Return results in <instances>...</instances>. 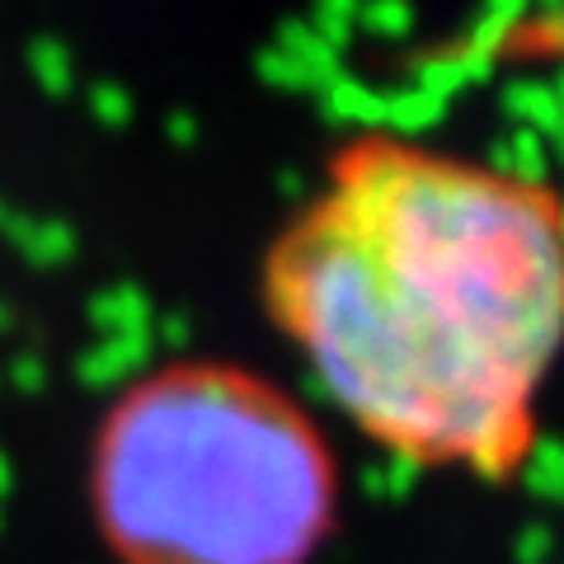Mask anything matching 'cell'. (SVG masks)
I'll return each instance as SVG.
<instances>
[{"label":"cell","instance_id":"6da1fadb","mask_svg":"<svg viewBox=\"0 0 564 564\" xmlns=\"http://www.w3.org/2000/svg\"><path fill=\"white\" fill-rule=\"evenodd\" d=\"M334 404L400 452L503 480L564 334V245L532 188L404 155L372 217L325 207L269 278Z\"/></svg>","mask_w":564,"mask_h":564},{"label":"cell","instance_id":"7a4b0ae2","mask_svg":"<svg viewBox=\"0 0 564 564\" xmlns=\"http://www.w3.org/2000/svg\"><path fill=\"white\" fill-rule=\"evenodd\" d=\"M95 508L128 564H306L334 480L321 437L278 395L174 367L104 423Z\"/></svg>","mask_w":564,"mask_h":564},{"label":"cell","instance_id":"3957f363","mask_svg":"<svg viewBox=\"0 0 564 564\" xmlns=\"http://www.w3.org/2000/svg\"><path fill=\"white\" fill-rule=\"evenodd\" d=\"M151 329H137V334H109V339H99L85 358L76 362V372L85 386H95V391H104V386H118V381H128L137 377L141 367L151 362Z\"/></svg>","mask_w":564,"mask_h":564},{"label":"cell","instance_id":"277c9868","mask_svg":"<svg viewBox=\"0 0 564 564\" xmlns=\"http://www.w3.org/2000/svg\"><path fill=\"white\" fill-rule=\"evenodd\" d=\"M0 231L20 245L24 259H33L39 269H57V263H66L76 254V231H70L66 221L24 217V212H14L10 203H0Z\"/></svg>","mask_w":564,"mask_h":564},{"label":"cell","instance_id":"5b68a950","mask_svg":"<svg viewBox=\"0 0 564 564\" xmlns=\"http://www.w3.org/2000/svg\"><path fill=\"white\" fill-rule=\"evenodd\" d=\"M90 321L104 339H109V334L151 329V296L141 292L137 282H113V288L90 296Z\"/></svg>","mask_w":564,"mask_h":564},{"label":"cell","instance_id":"8992f818","mask_svg":"<svg viewBox=\"0 0 564 564\" xmlns=\"http://www.w3.org/2000/svg\"><path fill=\"white\" fill-rule=\"evenodd\" d=\"M503 113L518 118V128L541 132L545 141L564 132V109H560V99H555L551 85H541V80H508V85H503Z\"/></svg>","mask_w":564,"mask_h":564},{"label":"cell","instance_id":"52a82bcc","mask_svg":"<svg viewBox=\"0 0 564 564\" xmlns=\"http://www.w3.org/2000/svg\"><path fill=\"white\" fill-rule=\"evenodd\" d=\"M321 109L329 122H362V128H377L386 122V95H377L372 85L352 80L348 70H339L334 80L321 85Z\"/></svg>","mask_w":564,"mask_h":564},{"label":"cell","instance_id":"ba28073f","mask_svg":"<svg viewBox=\"0 0 564 564\" xmlns=\"http://www.w3.org/2000/svg\"><path fill=\"white\" fill-rule=\"evenodd\" d=\"M278 47L306 66V76H311L315 90H321L325 80L339 76V52L325 47L321 39H315V29H311L306 20H282V29H278Z\"/></svg>","mask_w":564,"mask_h":564},{"label":"cell","instance_id":"9c48e42d","mask_svg":"<svg viewBox=\"0 0 564 564\" xmlns=\"http://www.w3.org/2000/svg\"><path fill=\"white\" fill-rule=\"evenodd\" d=\"M527 452H532L522 466L527 489L545 503H564V437H532Z\"/></svg>","mask_w":564,"mask_h":564},{"label":"cell","instance_id":"30bf717a","mask_svg":"<svg viewBox=\"0 0 564 564\" xmlns=\"http://www.w3.org/2000/svg\"><path fill=\"white\" fill-rule=\"evenodd\" d=\"M443 109H447V99L419 90V85H404V90L386 95V122L395 132H429L443 122Z\"/></svg>","mask_w":564,"mask_h":564},{"label":"cell","instance_id":"8fae6325","mask_svg":"<svg viewBox=\"0 0 564 564\" xmlns=\"http://www.w3.org/2000/svg\"><path fill=\"white\" fill-rule=\"evenodd\" d=\"M508 141V180H518V188H541L545 174H551V147H545V137L532 132V128H518Z\"/></svg>","mask_w":564,"mask_h":564},{"label":"cell","instance_id":"7c38bea8","mask_svg":"<svg viewBox=\"0 0 564 564\" xmlns=\"http://www.w3.org/2000/svg\"><path fill=\"white\" fill-rule=\"evenodd\" d=\"M29 70H33V80H39L47 95H66L70 85H76V62H70L66 43L47 39V33L29 43Z\"/></svg>","mask_w":564,"mask_h":564},{"label":"cell","instance_id":"4fadbf2b","mask_svg":"<svg viewBox=\"0 0 564 564\" xmlns=\"http://www.w3.org/2000/svg\"><path fill=\"white\" fill-rule=\"evenodd\" d=\"M414 85L429 90L437 99L456 95L466 85V66H462V52H429V57L414 62Z\"/></svg>","mask_w":564,"mask_h":564},{"label":"cell","instance_id":"5bb4252c","mask_svg":"<svg viewBox=\"0 0 564 564\" xmlns=\"http://www.w3.org/2000/svg\"><path fill=\"white\" fill-rule=\"evenodd\" d=\"M352 20H362L372 33H381V39H404V33L414 29V6L410 0H358Z\"/></svg>","mask_w":564,"mask_h":564},{"label":"cell","instance_id":"9a60e30c","mask_svg":"<svg viewBox=\"0 0 564 564\" xmlns=\"http://www.w3.org/2000/svg\"><path fill=\"white\" fill-rule=\"evenodd\" d=\"M254 70L269 85H282V90H306L311 85V76H306V66L296 62V57H288L282 47H259L254 52Z\"/></svg>","mask_w":564,"mask_h":564},{"label":"cell","instance_id":"2e32d148","mask_svg":"<svg viewBox=\"0 0 564 564\" xmlns=\"http://www.w3.org/2000/svg\"><path fill=\"white\" fill-rule=\"evenodd\" d=\"M419 475H423V462L414 452H391L381 462V499H410L414 485H419Z\"/></svg>","mask_w":564,"mask_h":564},{"label":"cell","instance_id":"e0dca14e","mask_svg":"<svg viewBox=\"0 0 564 564\" xmlns=\"http://www.w3.org/2000/svg\"><path fill=\"white\" fill-rule=\"evenodd\" d=\"M90 109L99 122H109V128H122V122L132 118V95L122 90L118 80H99L90 90Z\"/></svg>","mask_w":564,"mask_h":564},{"label":"cell","instance_id":"ac0fdd59","mask_svg":"<svg viewBox=\"0 0 564 564\" xmlns=\"http://www.w3.org/2000/svg\"><path fill=\"white\" fill-rule=\"evenodd\" d=\"M551 551H555V536H551V527L545 522H527L518 532V541H513V560L518 564H545Z\"/></svg>","mask_w":564,"mask_h":564},{"label":"cell","instance_id":"d6986e66","mask_svg":"<svg viewBox=\"0 0 564 564\" xmlns=\"http://www.w3.org/2000/svg\"><path fill=\"white\" fill-rule=\"evenodd\" d=\"M508 33H513V24L499 20V14H485V10H480V20H475V24H470V33H466V47L489 52V57H494V52L503 47Z\"/></svg>","mask_w":564,"mask_h":564},{"label":"cell","instance_id":"ffe728a7","mask_svg":"<svg viewBox=\"0 0 564 564\" xmlns=\"http://www.w3.org/2000/svg\"><path fill=\"white\" fill-rule=\"evenodd\" d=\"M311 29H315V39H321L325 47H334V52H344V47L352 43V20H348V14H334V10L315 6Z\"/></svg>","mask_w":564,"mask_h":564},{"label":"cell","instance_id":"44dd1931","mask_svg":"<svg viewBox=\"0 0 564 564\" xmlns=\"http://www.w3.org/2000/svg\"><path fill=\"white\" fill-rule=\"evenodd\" d=\"M10 381L14 386H20V391H43V386H47V362L39 358V352H20V358H14L10 362Z\"/></svg>","mask_w":564,"mask_h":564},{"label":"cell","instance_id":"7402d4cb","mask_svg":"<svg viewBox=\"0 0 564 564\" xmlns=\"http://www.w3.org/2000/svg\"><path fill=\"white\" fill-rule=\"evenodd\" d=\"M151 339H155V344H165V348H184V344L193 339V321H188V315H180V311H174V315H161V321L151 325Z\"/></svg>","mask_w":564,"mask_h":564},{"label":"cell","instance_id":"603a6c76","mask_svg":"<svg viewBox=\"0 0 564 564\" xmlns=\"http://www.w3.org/2000/svg\"><path fill=\"white\" fill-rule=\"evenodd\" d=\"M462 66H466V85H485L494 76V57H489V52L462 47Z\"/></svg>","mask_w":564,"mask_h":564},{"label":"cell","instance_id":"cb8c5ba5","mask_svg":"<svg viewBox=\"0 0 564 564\" xmlns=\"http://www.w3.org/2000/svg\"><path fill=\"white\" fill-rule=\"evenodd\" d=\"M536 39H541V43H551V47H564V6H560V10H541Z\"/></svg>","mask_w":564,"mask_h":564},{"label":"cell","instance_id":"d4e9b609","mask_svg":"<svg viewBox=\"0 0 564 564\" xmlns=\"http://www.w3.org/2000/svg\"><path fill=\"white\" fill-rule=\"evenodd\" d=\"M165 132H170V141H180V147H188V141L198 137V118H193L188 109H174V113L165 118Z\"/></svg>","mask_w":564,"mask_h":564},{"label":"cell","instance_id":"484cf974","mask_svg":"<svg viewBox=\"0 0 564 564\" xmlns=\"http://www.w3.org/2000/svg\"><path fill=\"white\" fill-rule=\"evenodd\" d=\"M527 6H532V0H485V14H499V20L518 24L527 14Z\"/></svg>","mask_w":564,"mask_h":564},{"label":"cell","instance_id":"4316f807","mask_svg":"<svg viewBox=\"0 0 564 564\" xmlns=\"http://www.w3.org/2000/svg\"><path fill=\"white\" fill-rule=\"evenodd\" d=\"M485 161H489L494 174H508V141L503 137H494L489 147H485Z\"/></svg>","mask_w":564,"mask_h":564},{"label":"cell","instance_id":"83f0119b","mask_svg":"<svg viewBox=\"0 0 564 564\" xmlns=\"http://www.w3.org/2000/svg\"><path fill=\"white\" fill-rule=\"evenodd\" d=\"M358 485H362L367 499H381V466H362L358 470Z\"/></svg>","mask_w":564,"mask_h":564},{"label":"cell","instance_id":"f1b7e54d","mask_svg":"<svg viewBox=\"0 0 564 564\" xmlns=\"http://www.w3.org/2000/svg\"><path fill=\"white\" fill-rule=\"evenodd\" d=\"M302 391H306V395H311L315 404H325V400H329V391H325V381H321V377H315V372H306V377H302Z\"/></svg>","mask_w":564,"mask_h":564},{"label":"cell","instance_id":"f546056e","mask_svg":"<svg viewBox=\"0 0 564 564\" xmlns=\"http://www.w3.org/2000/svg\"><path fill=\"white\" fill-rule=\"evenodd\" d=\"M278 188L288 193V198H296V193H302V174H296V170H282V174H278Z\"/></svg>","mask_w":564,"mask_h":564},{"label":"cell","instance_id":"4dcf8cb0","mask_svg":"<svg viewBox=\"0 0 564 564\" xmlns=\"http://www.w3.org/2000/svg\"><path fill=\"white\" fill-rule=\"evenodd\" d=\"M315 6H321V10H334V14H348V20L358 14V0H315Z\"/></svg>","mask_w":564,"mask_h":564},{"label":"cell","instance_id":"1f68e13d","mask_svg":"<svg viewBox=\"0 0 564 564\" xmlns=\"http://www.w3.org/2000/svg\"><path fill=\"white\" fill-rule=\"evenodd\" d=\"M10 494V462H6V452H0V499Z\"/></svg>","mask_w":564,"mask_h":564},{"label":"cell","instance_id":"d6a6232c","mask_svg":"<svg viewBox=\"0 0 564 564\" xmlns=\"http://www.w3.org/2000/svg\"><path fill=\"white\" fill-rule=\"evenodd\" d=\"M551 90H555V99H560V109H564V62H560V70H555V85H551Z\"/></svg>","mask_w":564,"mask_h":564},{"label":"cell","instance_id":"836d02e7","mask_svg":"<svg viewBox=\"0 0 564 564\" xmlns=\"http://www.w3.org/2000/svg\"><path fill=\"white\" fill-rule=\"evenodd\" d=\"M545 147H555V155L564 161V132H560V137H551V141H545Z\"/></svg>","mask_w":564,"mask_h":564},{"label":"cell","instance_id":"e575fe53","mask_svg":"<svg viewBox=\"0 0 564 564\" xmlns=\"http://www.w3.org/2000/svg\"><path fill=\"white\" fill-rule=\"evenodd\" d=\"M532 6H541V10H560L564 0H532Z\"/></svg>","mask_w":564,"mask_h":564},{"label":"cell","instance_id":"d590c367","mask_svg":"<svg viewBox=\"0 0 564 564\" xmlns=\"http://www.w3.org/2000/svg\"><path fill=\"white\" fill-rule=\"evenodd\" d=\"M555 226H560V245H564V207L555 212Z\"/></svg>","mask_w":564,"mask_h":564},{"label":"cell","instance_id":"8d00e7d4","mask_svg":"<svg viewBox=\"0 0 564 564\" xmlns=\"http://www.w3.org/2000/svg\"><path fill=\"white\" fill-rule=\"evenodd\" d=\"M6 325H10V311H6V306H0V329H6Z\"/></svg>","mask_w":564,"mask_h":564},{"label":"cell","instance_id":"74e56055","mask_svg":"<svg viewBox=\"0 0 564 564\" xmlns=\"http://www.w3.org/2000/svg\"><path fill=\"white\" fill-rule=\"evenodd\" d=\"M0 522H6V518H0Z\"/></svg>","mask_w":564,"mask_h":564}]
</instances>
